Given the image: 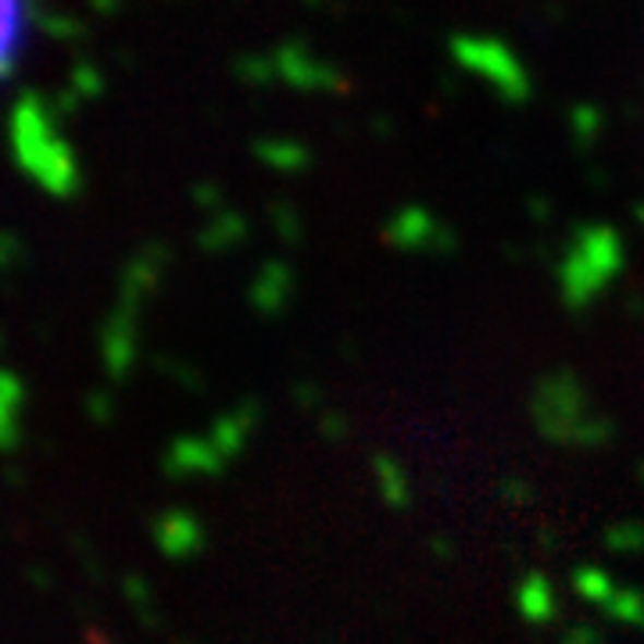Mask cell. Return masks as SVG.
<instances>
[{
  "mask_svg": "<svg viewBox=\"0 0 644 644\" xmlns=\"http://www.w3.org/2000/svg\"><path fill=\"white\" fill-rule=\"evenodd\" d=\"M319 430L326 441H344L347 437V419L341 416V412H326V416L319 419Z\"/></svg>",
  "mask_w": 644,
  "mask_h": 644,
  "instance_id": "17",
  "label": "cell"
},
{
  "mask_svg": "<svg viewBox=\"0 0 644 644\" xmlns=\"http://www.w3.org/2000/svg\"><path fill=\"white\" fill-rule=\"evenodd\" d=\"M29 29V0H0V80L15 69Z\"/></svg>",
  "mask_w": 644,
  "mask_h": 644,
  "instance_id": "6",
  "label": "cell"
},
{
  "mask_svg": "<svg viewBox=\"0 0 644 644\" xmlns=\"http://www.w3.org/2000/svg\"><path fill=\"white\" fill-rule=\"evenodd\" d=\"M637 218H641V226H644V204H641V208H637Z\"/></svg>",
  "mask_w": 644,
  "mask_h": 644,
  "instance_id": "23",
  "label": "cell"
},
{
  "mask_svg": "<svg viewBox=\"0 0 644 644\" xmlns=\"http://www.w3.org/2000/svg\"><path fill=\"white\" fill-rule=\"evenodd\" d=\"M262 158L273 162L276 169H283V172H301L305 165H308V154L298 144H265L262 147Z\"/></svg>",
  "mask_w": 644,
  "mask_h": 644,
  "instance_id": "14",
  "label": "cell"
},
{
  "mask_svg": "<svg viewBox=\"0 0 644 644\" xmlns=\"http://www.w3.org/2000/svg\"><path fill=\"white\" fill-rule=\"evenodd\" d=\"M562 644H605V637H601L598 627H591V623H573V627L562 634Z\"/></svg>",
  "mask_w": 644,
  "mask_h": 644,
  "instance_id": "16",
  "label": "cell"
},
{
  "mask_svg": "<svg viewBox=\"0 0 644 644\" xmlns=\"http://www.w3.org/2000/svg\"><path fill=\"white\" fill-rule=\"evenodd\" d=\"M223 462H226L223 451H215V448L201 444V441H179L172 466L176 469H198V473H218L223 469Z\"/></svg>",
  "mask_w": 644,
  "mask_h": 644,
  "instance_id": "12",
  "label": "cell"
},
{
  "mask_svg": "<svg viewBox=\"0 0 644 644\" xmlns=\"http://www.w3.org/2000/svg\"><path fill=\"white\" fill-rule=\"evenodd\" d=\"M433 551H437V556H441V559H448V556H451V548H448V540H444V537H433Z\"/></svg>",
  "mask_w": 644,
  "mask_h": 644,
  "instance_id": "20",
  "label": "cell"
},
{
  "mask_svg": "<svg viewBox=\"0 0 644 644\" xmlns=\"http://www.w3.org/2000/svg\"><path fill=\"white\" fill-rule=\"evenodd\" d=\"M530 419L537 433L551 444H576V448H601L616 437L612 419L591 412V397L576 372L559 369L548 372L534 386Z\"/></svg>",
  "mask_w": 644,
  "mask_h": 644,
  "instance_id": "1",
  "label": "cell"
},
{
  "mask_svg": "<svg viewBox=\"0 0 644 644\" xmlns=\"http://www.w3.org/2000/svg\"><path fill=\"white\" fill-rule=\"evenodd\" d=\"M515 609L530 627H545L559 616V598L556 587L545 573H526L515 587Z\"/></svg>",
  "mask_w": 644,
  "mask_h": 644,
  "instance_id": "5",
  "label": "cell"
},
{
  "mask_svg": "<svg viewBox=\"0 0 644 644\" xmlns=\"http://www.w3.org/2000/svg\"><path fill=\"white\" fill-rule=\"evenodd\" d=\"M273 223H276V234L287 240V243H298L301 240V218H298V212L290 208V204H287V208L279 204V208L273 212Z\"/></svg>",
  "mask_w": 644,
  "mask_h": 644,
  "instance_id": "15",
  "label": "cell"
},
{
  "mask_svg": "<svg viewBox=\"0 0 644 644\" xmlns=\"http://www.w3.org/2000/svg\"><path fill=\"white\" fill-rule=\"evenodd\" d=\"M573 591L584 601L591 605H598V609H605L609 605V598L616 595V584H612V576L598 570V565H580V570L573 573Z\"/></svg>",
  "mask_w": 644,
  "mask_h": 644,
  "instance_id": "10",
  "label": "cell"
},
{
  "mask_svg": "<svg viewBox=\"0 0 644 644\" xmlns=\"http://www.w3.org/2000/svg\"><path fill=\"white\" fill-rule=\"evenodd\" d=\"M605 616H609L612 623L644 630V591H637V587H616V595L609 598V605H605Z\"/></svg>",
  "mask_w": 644,
  "mask_h": 644,
  "instance_id": "11",
  "label": "cell"
},
{
  "mask_svg": "<svg viewBox=\"0 0 644 644\" xmlns=\"http://www.w3.org/2000/svg\"><path fill=\"white\" fill-rule=\"evenodd\" d=\"M162 548L169 551V556H187V551H198L201 548V526L190 520V515L176 512L169 520L162 523Z\"/></svg>",
  "mask_w": 644,
  "mask_h": 644,
  "instance_id": "9",
  "label": "cell"
},
{
  "mask_svg": "<svg viewBox=\"0 0 644 644\" xmlns=\"http://www.w3.org/2000/svg\"><path fill=\"white\" fill-rule=\"evenodd\" d=\"M258 416H262V405L254 402H243L234 416H226V419H218V427H215V441H218V451L229 458V455H237V451L248 444V437L251 430L258 427Z\"/></svg>",
  "mask_w": 644,
  "mask_h": 644,
  "instance_id": "7",
  "label": "cell"
},
{
  "mask_svg": "<svg viewBox=\"0 0 644 644\" xmlns=\"http://www.w3.org/2000/svg\"><path fill=\"white\" fill-rule=\"evenodd\" d=\"M605 548L616 551V556H641L644 551V523L641 520L612 523L609 530H605Z\"/></svg>",
  "mask_w": 644,
  "mask_h": 644,
  "instance_id": "13",
  "label": "cell"
},
{
  "mask_svg": "<svg viewBox=\"0 0 644 644\" xmlns=\"http://www.w3.org/2000/svg\"><path fill=\"white\" fill-rule=\"evenodd\" d=\"M627 312H634L641 319L644 315V301L641 298H627Z\"/></svg>",
  "mask_w": 644,
  "mask_h": 644,
  "instance_id": "21",
  "label": "cell"
},
{
  "mask_svg": "<svg viewBox=\"0 0 644 644\" xmlns=\"http://www.w3.org/2000/svg\"><path fill=\"white\" fill-rule=\"evenodd\" d=\"M294 283H298V276H294V269L287 262H279V258L265 262L251 283V308L258 315L276 319L294 298Z\"/></svg>",
  "mask_w": 644,
  "mask_h": 644,
  "instance_id": "4",
  "label": "cell"
},
{
  "mask_svg": "<svg viewBox=\"0 0 644 644\" xmlns=\"http://www.w3.org/2000/svg\"><path fill=\"white\" fill-rule=\"evenodd\" d=\"M637 480L644 484V458H641V466H637Z\"/></svg>",
  "mask_w": 644,
  "mask_h": 644,
  "instance_id": "22",
  "label": "cell"
},
{
  "mask_svg": "<svg viewBox=\"0 0 644 644\" xmlns=\"http://www.w3.org/2000/svg\"><path fill=\"white\" fill-rule=\"evenodd\" d=\"M501 498L515 501V505H530L534 491H530V484H526V480H505V484H501Z\"/></svg>",
  "mask_w": 644,
  "mask_h": 644,
  "instance_id": "18",
  "label": "cell"
},
{
  "mask_svg": "<svg viewBox=\"0 0 644 644\" xmlns=\"http://www.w3.org/2000/svg\"><path fill=\"white\" fill-rule=\"evenodd\" d=\"M372 473H377L380 494H383L386 505H391V509H408L412 505L408 473H405V466L394 455H386V451H377V455H372Z\"/></svg>",
  "mask_w": 644,
  "mask_h": 644,
  "instance_id": "8",
  "label": "cell"
},
{
  "mask_svg": "<svg viewBox=\"0 0 644 644\" xmlns=\"http://www.w3.org/2000/svg\"><path fill=\"white\" fill-rule=\"evenodd\" d=\"M294 394H298V405H301V408H312V405H319V397H322V391H319V386H312V383H301Z\"/></svg>",
  "mask_w": 644,
  "mask_h": 644,
  "instance_id": "19",
  "label": "cell"
},
{
  "mask_svg": "<svg viewBox=\"0 0 644 644\" xmlns=\"http://www.w3.org/2000/svg\"><path fill=\"white\" fill-rule=\"evenodd\" d=\"M627 269V243L612 226L591 223L580 226L570 248L559 258V294L570 312H584L595 305L605 287Z\"/></svg>",
  "mask_w": 644,
  "mask_h": 644,
  "instance_id": "2",
  "label": "cell"
},
{
  "mask_svg": "<svg viewBox=\"0 0 644 644\" xmlns=\"http://www.w3.org/2000/svg\"><path fill=\"white\" fill-rule=\"evenodd\" d=\"M383 240L391 243L394 251H408V254H416V251L455 254L458 251V237L451 234L448 226L437 223L427 208H416V204L394 212V218L383 229Z\"/></svg>",
  "mask_w": 644,
  "mask_h": 644,
  "instance_id": "3",
  "label": "cell"
}]
</instances>
